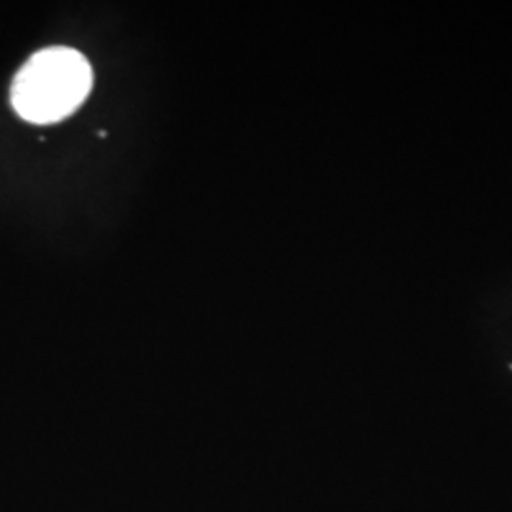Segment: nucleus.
Instances as JSON below:
<instances>
[{
  "label": "nucleus",
  "instance_id": "f257e3e1",
  "mask_svg": "<svg viewBox=\"0 0 512 512\" xmlns=\"http://www.w3.org/2000/svg\"><path fill=\"white\" fill-rule=\"evenodd\" d=\"M92 80V67L80 52L65 46L46 48L16 74L12 105L27 122H59L84 103Z\"/></svg>",
  "mask_w": 512,
  "mask_h": 512
}]
</instances>
